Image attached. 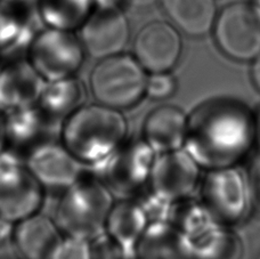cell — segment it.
<instances>
[{"instance_id":"6da1fadb","label":"cell","mask_w":260,"mask_h":259,"mask_svg":"<svg viewBox=\"0 0 260 259\" xmlns=\"http://www.w3.org/2000/svg\"><path fill=\"white\" fill-rule=\"evenodd\" d=\"M127 129L119 110L100 103L81 105L65 119L59 140L83 165L96 167L126 142Z\"/></svg>"},{"instance_id":"7a4b0ae2","label":"cell","mask_w":260,"mask_h":259,"mask_svg":"<svg viewBox=\"0 0 260 259\" xmlns=\"http://www.w3.org/2000/svg\"><path fill=\"white\" fill-rule=\"evenodd\" d=\"M113 203L103 180L86 173L61 192L54 219L65 235L95 241L105 233Z\"/></svg>"},{"instance_id":"3957f363","label":"cell","mask_w":260,"mask_h":259,"mask_svg":"<svg viewBox=\"0 0 260 259\" xmlns=\"http://www.w3.org/2000/svg\"><path fill=\"white\" fill-rule=\"evenodd\" d=\"M248 121L242 111L233 106L202 109L194 119V150L210 165H225L247 149Z\"/></svg>"},{"instance_id":"277c9868","label":"cell","mask_w":260,"mask_h":259,"mask_svg":"<svg viewBox=\"0 0 260 259\" xmlns=\"http://www.w3.org/2000/svg\"><path fill=\"white\" fill-rule=\"evenodd\" d=\"M146 84L145 69L136 58L122 54L100 59L89 78L97 103L119 111L137 104L146 92Z\"/></svg>"},{"instance_id":"5b68a950","label":"cell","mask_w":260,"mask_h":259,"mask_svg":"<svg viewBox=\"0 0 260 259\" xmlns=\"http://www.w3.org/2000/svg\"><path fill=\"white\" fill-rule=\"evenodd\" d=\"M45 188L27 168L24 159L6 150L0 154V218L14 225L39 212Z\"/></svg>"},{"instance_id":"8992f818","label":"cell","mask_w":260,"mask_h":259,"mask_svg":"<svg viewBox=\"0 0 260 259\" xmlns=\"http://www.w3.org/2000/svg\"><path fill=\"white\" fill-rule=\"evenodd\" d=\"M85 54L80 38L73 31L50 27L36 35L26 50L32 67L47 82L76 76Z\"/></svg>"},{"instance_id":"52a82bcc","label":"cell","mask_w":260,"mask_h":259,"mask_svg":"<svg viewBox=\"0 0 260 259\" xmlns=\"http://www.w3.org/2000/svg\"><path fill=\"white\" fill-rule=\"evenodd\" d=\"M215 32L217 44L227 56L248 61L260 54V15L248 5L233 4L222 9Z\"/></svg>"},{"instance_id":"ba28073f","label":"cell","mask_w":260,"mask_h":259,"mask_svg":"<svg viewBox=\"0 0 260 259\" xmlns=\"http://www.w3.org/2000/svg\"><path fill=\"white\" fill-rule=\"evenodd\" d=\"M95 168L112 194L129 196L145 182L151 173L150 145L147 143L124 142Z\"/></svg>"},{"instance_id":"9c48e42d","label":"cell","mask_w":260,"mask_h":259,"mask_svg":"<svg viewBox=\"0 0 260 259\" xmlns=\"http://www.w3.org/2000/svg\"><path fill=\"white\" fill-rule=\"evenodd\" d=\"M24 161L45 189L62 192L86 174V165L76 158L61 140L36 146L25 155Z\"/></svg>"},{"instance_id":"30bf717a","label":"cell","mask_w":260,"mask_h":259,"mask_svg":"<svg viewBox=\"0 0 260 259\" xmlns=\"http://www.w3.org/2000/svg\"><path fill=\"white\" fill-rule=\"evenodd\" d=\"M79 30L86 54L99 61L121 54L129 39L127 18L119 8L95 7Z\"/></svg>"},{"instance_id":"8fae6325","label":"cell","mask_w":260,"mask_h":259,"mask_svg":"<svg viewBox=\"0 0 260 259\" xmlns=\"http://www.w3.org/2000/svg\"><path fill=\"white\" fill-rule=\"evenodd\" d=\"M135 58L152 73L168 72L177 63L182 40L174 26L165 22H152L138 32L134 44Z\"/></svg>"},{"instance_id":"7c38bea8","label":"cell","mask_w":260,"mask_h":259,"mask_svg":"<svg viewBox=\"0 0 260 259\" xmlns=\"http://www.w3.org/2000/svg\"><path fill=\"white\" fill-rule=\"evenodd\" d=\"M46 82L26 56H11L0 66V106L12 111L36 105Z\"/></svg>"},{"instance_id":"4fadbf2b","label":"cell","mask_w":260,"mask_h":259,"mask_svg":"<svg viewBox=\"0 0 260 259\" xmlns=\"http://www.w3.org/2000/svg\"><path fill=\"white\" fill-rule=\"evenodd\" d=\"M62 124L47 117L38 105L6 111L7 150L25 155L43 143L55 140Z\"/></svg>"},{"instance_id":"5bb4252c","label":"cell","mask_w":260,"mask_h":259,"mask_svg":"<svg viewBox=\"0 0 260 259\" xmlns=\"http://www.w3.org/2000/svg\"><path fill=\"white\" fill-rule=\"evenodd\" d=\"M38 0H0V55L15 56L34 39Z\"/></svg>"},{"instance_id":"9a60e30c","label":"cell","mask_w":260,"mask_h":259,"mask_svg":"<svg viewBox=\"0 0 260 259\" xmlns=\"http://www.w3.org/2000/svg\"><path fill=\"white\" fill-rule=\"evenodd\" d=\"M247 185L234 169L211 173L204 185V197L210 209L225 219H238L247 209Z\"/></svg>"},{"instance_id":"2e32d148","label":"cell","mask_w":260,"mask_h":259,"mask_svg":"<svg viewBox=\"0 0 260 259\" xmlns=\"http://www.w3.org/2000/svg\"><path fill=\"white\" fill-rule=\"evenodd\" d=\"M151 178L156 193L167 199H179L193 189L198 170L188 155L171 151L152 166Z\"/></svg>"},{"instance_id":"e0dca14e","label":"cell","mask_w":260,"mask_h":259,"mask_svg":"<svg viewBox=\"0 0 260 259\" xmlns=\"http://www.w3.org/2000/svg\"><path fill=\"white\" fill-rule=\"evenodd\" d=\"M61 233L55 219L39 211L14 224L13 241L23 259H47Z\"/></svg>"},{"instance_id":"ac0fdd59","label":"cell","mask_w":260,"mask_h":259,"mask_svg":"<svg viewBox=\"0 0 260 259\" xmlns=\"http://www.w3.org/2000/svg\"><path fill=\"white\" fill-rule=\"evenodd\" d=\"M146 217L143 208L132 201L113 203L105 225V235L121 255L128 256L145 232Z\"/></svg>"},{"instance_id":"d6986e66","label":"cell","mask_w":260,"mask_h":259,"mask_svg":"<svg viewBox=\"0 0 260 259\" xmlns=\"http://www.w3.org/2000/svg\"><path fill=\"white\" fill-rule=\"evenodd\" d=\"M186 134V117L171 105H162L153 110L144 123L146 143L156 151H176L184 143Z\"/></svg>"},{"instance_id":"ffe728a7","label":"cell","mask_w":260,"mask_h":259,"mask_svg":"<svg viewBox=\"0 0 260 259\" xmlns=\"http://www.w3.org/2000/svg\"><path fill=\"white\" fill-rule=\"evenodd\" d=\"M83 86L76 77L46 82L37 105L55 122L63 124L65 119L82 105Z\"/></svg>"},{"instance_id":"44dd1931","label":"cell","mask_w":260,"mask_h":259,"mask_svg":"<svg viewBox=\"0 0 260 259\" xmlns=\"http://www.w3.org/2000/svg\"><path fill=\"white\" fill-rule=\"evenodd\" d=\"M94 0H38V16L46 27L76 31L94 9Z\"/></svg>"},{"instance_id":"7402d4cb","label":"cell","mask_w":260,"mask_h":259,"mask_svg":"<svg viewBox=\"0 0 260 259\" xmlns=\"http://www.w3.org/2000/svg\"><path fill=\"white\" fill-rule=\"evenodd\" d=\"M176 25L191 36H202L211 29L216 17L213 0H162Z\"/></svg>"},{"instance_id":"603a6c76","label":"cell","mask_w":260,"mask_h":259,"mask_svg":"<svg viewBox=\"0 0 260 259\" xmlns=\"http://www.w3.org/2000/svg\"><path fill=\"white\" fill-rule=\"evenodd\" d=\"M47 259H95L92 241L64 234Z\"/></svg>"},{"instance_id":"cb8c5ba5","label":"cell","mask_w":260,"mask_h":259,"mask_svg":"<svg viewBox=\"0 0 260 259\" xmlns=\"http://www.w3.org/2000/svg\"><path fill=\"white\" fill-rule=\"evenodd\" d=\"M175 79L167 72L153 73V76L147 78L146 92L152 99H166L175 91Z\"/></svg>"},{"instance_id":"d4e9b609","label":"cell","mask_w":260,"mask_h":259,"mask_svg":"<svg viewBox=\"0 0 260 259\" xmlns=\"http://www.w3.org/2000/svg\"><path fill=\"white\" fill-rule=\"evenodd\" d=\"M250 180H251L253 202L260 212V155L252 161L250 167Z\"/></svg>"},{"instance_id":"484cf974","label":"cell","mask_w":260,"mask_h":259,"mask_svg":"<svg viewBox=\"0 0 260 259\" xmlns=\"http://www.w3.org/2000/svg\"><path fill=\"white\" fill-rule=\"evenodd\" d=\"M7 150L6 111L0 106V154Z\"/></svg>"},{"instance_id":"4316f807","label":"cell","mask_w":260,"mask_h":259,"mask_svg":"<svg viewBox=\"0 0 260 259\" xmlns=\"http://www.w3.org/2000/svg\"><path fill=\"white\" fill-rule=\"evenodd\" d=\"M251 76H252L254 86H256L260 90V54L256 58H254V62L252 64Z\"/></svg>"},{"instance_id":"83f0119b","label":"cell","mask_w":260,"mask_h":259,"mask_svg":"<svg viewBox=\"0 0 260 259\" xmlns=\"http://www.w3.org/2000/svg\"><path fill=\"white\" fill-rule=\"evenodd\" d=\"M253 136L254 140H256V143L258 147L260 149V110L257 114L256 121H254V126H253Z\"/></svg>"},{"instance_id":"f1b7e54d","label":"cell","mask_w":260,"mask_h":259,"mask_svg":"<svg viewBox=\"0 0 260 259\" xmlns=\"http://www.w3.org/2000/svg\"><path fill=\"white\" fill-rule=\"evenodd\" d=\"M11 224L6 223V221H4L2 218H0V242L3 241V240L7 237L11 232Z\"/></svg>"},{"instance_id":"f546056e","label":"cell","mask_w":260,"mask_h":259,"mask_svg":"<svg viewBox=\"0 0 260 259\" xmlns=\"http://www.w3.org/2000/svg\"><path fill=\"white\" fill-rule=\"evenodd\" d=\"M128 2L136 5H147V4H151L152 2H154V0H128Z\"/></svg>"},{"instance_id":"4dcf8cb0","label":"cell","mask_w":260,"mask_h":259,"mask_svg":"<svg viewBox=\"0 0 260 259\" xmlns=\"http://www.w3.org/2000/svg\"><path fill=\"white\" fill-rule=\"evenodd\" d=\"M257 259H260V253H259V256H258V258Z\"/></svg>"},{"instance_id":"1f68e13d","label":"cell","mask_w":260,"mask_h":259,"mask_svg":"<svg viewBox=\"0 0 260 259\" xmlns=\"http://www.w3.org/2000/svg\"><path fill=\"white\" fill-rule=\"evenodd\" d=\"M0 66H2V63H0Z\"/></svg>"}]
</instances>
